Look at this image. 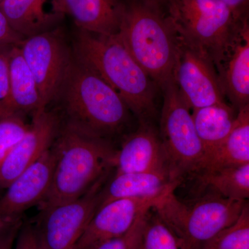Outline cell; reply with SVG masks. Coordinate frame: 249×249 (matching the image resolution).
Here are the masks:
<instances>
[{
    "instance_id": "6da1fadb",
    "label": "cell",
    "mask_w": 249,
    "mask_h": 249,
    "mask_svg": "<svg viewBox=\"0 0 249 249\" xmlns=\"http://www.w3.org/2000/svg\"><path fill=\"white\" fill-rule=\"evenodd\" d=\"M57 101L62 122L90 135L111 141L129 124L131 111L124 100L73 53Z\"/></svg>"
},
{
    "instance_id": "7a4b0ae2",
    "label": "cell",
    "mask_w": 249,
    "mask_h": 249,
    "mask_svg": "<svg viewBox=\"0 0 249 249\" xmlns=\"http://www.w3.org/2000/svg\"><path fill=\"white\" fill-rule=\"evenodd\" d=\"M72 51L114 89L139 122L152 123L157 113V85L116 35L78 29Z\"/></svg>"
},
{
    "instance_id": "3957f363",
    "label": "cell",
    "mask_w": 249,
    "mask_h": 249,
    "mask_svg": "<svg viewBox=\"0 0 249 249\" xmlns=\"http://www.w3.org/2000/svg\"><path fill=\"white\" fill-rule=\"evenodd\" d=\"M52 149L55 155L53 178L41 210L83 196L98 178L114 169L117 151L111 141L85 133L62 121Z\"/></svg>"
},
{
    "instance_id": "277c9868",
    "label": "cell",
    "mask_w": 249,
    "mask_h": 249,
    "mask_svg": "<svg viewBox=\"0 0 249 249\" xmlns=\"http://www.w3.org/2000/svg\"><path fill=\"white\" fill-rule=\"evenodd\" d=\"M116 35L157 86L163 88L173 78L178 36L160 4L143 0L124 3Z\"/></svg>"
},
{
    "instance_id": "5b68a950",
    "label": "cell",
    "mask_w": 249,
    "mask_h": 249,
    "mask_svg": "<svg viewBox=\"0 0 249 249\" xmlns=\"http://www.w3.org/2000/svg\"><path fill=\"white\" fill-rule=\"evenodd\" d=\"M247 201L234 200L209 193L185 204L172 192L154 208L173 231L181 249H201L208 241L231 225Z\"/></svg>"
},
{
    "instance_id": "8992f818",
    "label": "cell",
    "mask_w": 249,
    "mask_h": 249,
    "mask_svg": "<svg viewBox=\"0 0 249 249\" xmlns=\"http://www.w3.org/2000/svg\"><path fill=\"white\" fill-rule=\"evenodd\" d=\"M170 22L178 38L213 59L242 15L223 0H167ZM248 13V12H247Z\"/></svg>"
},
{
    "instance_id": "52a82bcc",
    "label": "cell",
    "mask_w": 249,
    "mask_h": 249,
    "mask_svg": "<svg viewBox=\"0 0 249 249\" xmlns=\"http://www.w3.org/2000/svg\"><path fill=\"white\" fill-rule=\"evenodd\" d=\"M163 105L160 137L172 177L181 181L186 175L196 174L204 158V147L198 137L191 111L187 107L173 77L161 88Z\"/></svg>"
},
{
    "instance_id": "ba28073f",
    "label": "cell",
    "mask_w": 249,
    "mask_h": 249,
    "mask_svg": "<svg viewBox=\"0 0 249 249\" xmlns=\"http://www.w3.org/2000/svg\"><path fill=\"white\" fill-rule=\"evenodd\" d=\"M104 174L78 199L41 210L34 224L42 249H75L98 209L103 186L111 176Z\"/></svg>"
},
{
    "instance_id": "9c48e42d",
    "label": "cell",
    "mask_w": 249,
    "mask_h": 249,
    "mask_svg": "<svg viewBox=\"0 0 249 249\" xmlns=\"http://www.w3.org/2000/svg\"><path fill=\"white\" fill-rule=\"evenodd\" d=\"M19 49L35 78L45 108L55 101L71 63L73 51L60 27L23 39Z\"/></svg>"
},
{
    "instance_id": "30bf717a",
    "label": "cell",
    "mask_w": 249,
    "mask_h": 249,
    "mask_svg": "<svg viewBox=\"0 0 249 249\" xmlns=\"http://www.w3.org/2000/svg\"><path fill=\"white\" fill-rule=\"evenodd\" d=\"M173 78L180 96L191 111L207 106L229 105L212 59L178 36Z\"/></svg>"
},
{
    "instance_id": "8fae6325",
    "label": "cell",
    "mask_w": 249,
    "mask_h": 249,
    "mask_svg": "<svg viewBox=\"0 0 249 249\" xmlns=\"http://www.w3.org/2000/svg\"><path fill=\"white\" fill-rule=\"evenodd\" d=\"M213 62L231 106L237 111L249 106V13L239 18Z\"/></svg>"
},
{
    "instance_id": "7c38bea8",
    "label": "cell",
    "mask_w": 249,
    "mask_h": 249,
    "mask_svg": "<svg viewBox=\"0 0 249 249\" xmlns=\"http://www.w3.org/2000/svg\"><path fill=\"white\" fill-rule=\"evenodd\" d=\"M54 165L51 147L5 188L0 197V227L22 222L25 211L40 205L50 189Z\"/></svg>"
},
{
    "instance_id": "4fadbf2b",
    "label": "cell",
    "mask_w": 249,
    "mask_h": 249,
    "mask_svg": "<svg viewBox=\"0 0 249 249\" xmlns=\"http://www.w3.org/2000/svg\"><path fill=\"white\" fill-rule=\"evenodd\" d=\"M61 122L58 113L48 108L33 116L27 133L0 163V190H4L52 147Z\"/></svg>"
},
{
    "instance_id": "5bb4252c",
    "label": "cell",
    "mask_w": 249,
    "mask_h": 249,
    "mask_svg": "<svg viewBox=\"0 0 249 249\" xmlns=\"http://www.w3.org/2000/svg\"><path fill=\"white\" fill-rule=\"evenodd\" d=\"M168 195L116 199L100 206L75 249H93L106 241L123 235L141 214L155 208Z\"/></svg>"
},
{
    "instance_id": "9a60e30c",
    "label": "cell",
    "mask_w": 249,
    "mask_h": 249,
    "mask_svg": "<svg viewBox=\"0 0 249 249\" xmlns=\"http://www.w3.org/2000/svg\"><path fill=\"white\" fill-rule=\"evenodd\" d=\"M114 169V174L153 172L171 175L160 134L152 123H140L139 128L126 137L116 151Z\"/></svg>"
},
{
    "instance_id": "2e32d148",
    "label": "cell",
    "mask_w": 249,
    "mask_h": 249,
    "mask_svg": "<svg viewBox=\"0 0 249 249\" xmlns=\"http://www.w3.org/2000/svg\"><path fill=\"white\" fill-rule=\"evenodd\" d=\"M0 11L24 39L59 27L67 15L65 0H1Z\"/></svg>"
},
{
    "instance_id": "e0dca14e",
    "label": "cell",
    "mask_w": 249,
    "mask_h": 249,
    "mask_svg": "<svg viewBox=\"0 0 249 249\" xmlns=\"http://www.w3.org/2000/svg\"><path fill=\"white\" fill-rule=\"evenodd\" d=\"M180 183L165 173L114 174L103 186L98 208L116 199L166 196Z\"/></svg>"
},
{
    "instance_id": "ac0fdd59",
    "label": "cell",
    "mask_w": 249,
    "mask_h": 249,
    "mask_svg": "<svg viewBox=\"0 0 249 249\" xmlns=\"http://www.w3.org/2000/svg\"><path fill=\"white\" fill-rule=\"evenodd\" d=\"M67 15L78 29L102 35H116L124 11L122 0H65Z\"/></svg>"
},
{
    "instance_id": "d6986e66",
    "label": "cell",
    "mask_w": 249,
    "mask_h": 249,
    "mask_svg": "<svg viewBox=\"0 0 249 249\" xmlns=\"http://www.w3.org/2000/svg\"><path fill=\"white\" fill-rule=\"evenodd\" d=\"M10 104L14 116H34L45 109L35 78L23 58L19 45H15L9 58Z\"/></svg>"
},
{
    "instance_id": "ffe728a7",
    "label": "cell",
    "mask_w": 249,
    "mask_h": 249,
    "mask_svg": "<svg viewBox=\"0 0 249 249\" xmlns=\"http://www.w3.org/2000/svg\"><path fill=\"white\" fill-rule=\"evenodd\" d=\"M247 163H249V106L237 111L231 132L214 151L205 156L196 173Z\"/></svg>"
},
{
    "instance_id": "44dd1931",
    "label": "cell",
    "mask_w": 249,
    "mask_h": 249,
    "mask_svg": "<svg viewBox=\"0 0 249 249\" xmlns=\"http://www.w3.org/2000/svg\"><path fill=\"white\" fill-rule=\"evenodd\" d=\"M191 111L205 157L219 147L231 132L237 111L231 105L207 106Z\"/></svg>"
},
{
    "instance_id": "7402d4cb",
    "label": "cell",
    "mask_w": 249,
    "mask_h": 249,
    "mask_svg": "<svg viewBox=\"0 0 249 249\" xmlns=\"http://www.w3.org/2000/svg\"><path fill=\"white\" fill-rule=\"evenodd\" d=\"M195 175L211 193L234 200H248L249 163L204 170Z\"/></svg>"
},
{
    "instance_id": "603a6c76",
    "label": "cell",
    "mask_w": 249,
    "mask_h": 249,
    "mask_svg": "<svg viewBox=\"0 0 249 249\" xmlns=\"http://www.w3.org/2000/svg\"><path fill=\"white\" fill-rule=\"evenodd\" d=\"M201 249H249L248 201L237 220L218 232L204 244Z\"/></svg>"
},
{
    "instance_id": "cb8c5ba5",
    "label": "cell",
    "mask_w": 249,
    "mask_h": 249,
    "mask_svg": "<svg viewBox=\"0 0 249 249\" xmlns=\"http://www.w3.org/2000/svg\"><path fill=\"white\" fill-rule=\"evenodd\" d=\"M139 249H181L176 236L154 209L147 213Z\"/></svg>"
},
{
    "instance_id": "d4e9b609",
    "label": "cell",
    "mask_w": 249,
    "mask_h": 249,
    "mask_svg": "<svg viewBox=\"0 0 249 249\" xmlns=\"http://www.w3.org/2000/svg\"><path fill=\"white\" fill-rule=\"evenodd\" d=\"M29 125L22 116H12L0 119V163L24 137Z\"/></svg>"
},
{
    "instance_id": "484cf974",
    "label": "cell",
    "mask_w": 249,
    "mask_h": 249,
    "mask_svg": "<svg viewBox=\"0 0 249 249\" xmlns=\"http://www.w3.org/2000/svg\"><path fill=\"white\" fill-rule=\"evenodd\" d=\"M148 211L141 214L127 232L100 244L93 249H139Z\"/></svg>"
},
{
    "instance_id": "4316f807",
    "label": "cell",
    "mask_w": 249,
    "mask_h": 249,
    "mask_svg": "<svg viewBox=\"0 0 249 249\" xmlns=\"http://www.w3.org/2000/svg\"><path fill=\"white\" fill-rule=\"evenodd\" d=\"M14 46L0 43V119L14 116L10 104L9 58Z\"/></svg>"
},
{
    "instance_id": "83f0119b",
    "label": "cell",
    "mask_w": 249,
    "mask_h": 249,
    "mask_svg": "<svg viewBox=\"0 0 249 249\" xmlns=\"http://www.w3.org/2000/svg\"><path fill=\"white\" fill-rule=\"evenodd\" d=\"M14 249H42L34 224L22 223L16 237Z\"/></svg>"
},
{
    "instance_id": "f1b7e54d",
    "label": "cell",
    "mask_w": 249,
    "mask_h": 249,
    "mask_svg": "<svg viewBox=\"0 0 249 249\" xmlns=\"http://www.w3.org/2000/svg\"><path fill=\"white\" fill-rule=\"evenodd\" d=\"M23 39L11 28L4 14L0 11V43L19 45Z\"/></svg>"
},
{
    "instance_id": "f546056e",
    "label": "cell",
    "mask_w": 249,
    "mask_h": 249,
    "mask_svg": "<svg viewBox=\"0 0 249 249\" xmlns=\"http://www.w3.org/2000/svg\"><path fill=\"white\" fill-rule=\"evenodd\" d=\"M0 227V249H14L15 242L22 223Z\"/></svg>"
},
{
    "instance_id": "4dcf8cb0",
    "label": "cell",
    "mask_w": 249,
    "mask_h": 249,
    "mask_svg": "<svg viewBox=\"0 0 249 249\" xmlns=\"http://www.w3.org/2000/svg\"><path fill=\"white\" fill-rule=\"evenodd\" d=\"M237 14L248 12L249 0H223Z\"/></svg>"
},
{
    "instance_id": "1f68e13d",
    "label": "cell",
    "mask_w": 249,
    "mask_h": 249,
    "mask_svg": "<svg viewBox=\"0 0 249 249\" xmlns=\"http://www.w3.org/2000/svg\"><path fill=\"white\" fill-rule=\"evenodd\" d=\"M143 1H150V2H154L160 5V3L167 1V0H143Z\"/></svg>"
},
{
    "instance_id": "d6a6232c",
    "label": "cell",
    "mask_w": 249,
    "mask_h": 249,
    "mask_svg": "<svg viewBox=\"0 0 249 249\" xmlns=\"http://www.w3.org/2000/svg\"><path fill=\"white\" fill-rule=\"evenodd\" d=\"M1 1V0H0V1Z\"/></svg>"
}]
</instances>
